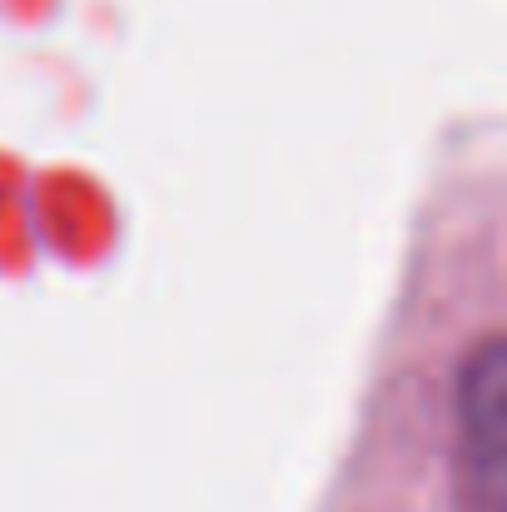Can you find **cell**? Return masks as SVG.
Segmentation results:
<instances>
[{"label":"cell","mask_w":507,"mask_h":512,"mask_svg":"<svg viewBox=\"0 0 507 512\" xmlns=\"http://www.w3.org/2000/svg\"><path fill=\"white\" fill-rule=\"evenodd\" d=\"M503 343L488 339L468 363H463V443L473 458H483L488 478L503 463Z\"/></svg>","instance_id":"obj_1"}]
</instances>
